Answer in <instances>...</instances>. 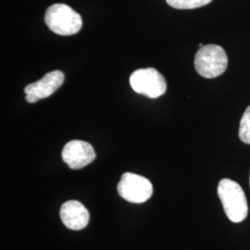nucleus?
Instances as JSON below:
<instances>
[{
	"label": "nucleus",
	"mask_w": 250,
	"mask_h": 250,
	"mask_svg": "<svg viewBox=\"0 0 250 250\" xmlns=\"http://www.w3.org/2000/svg\"><path fill=\"white\" fill-rule=\"evenodd\" d=\"M218 195L224 212L232 223H241L249 213V206L244 190L231 179H223L218 186Z\"/></svg>",
	"instance_id": "obj_1"
},
{
	"label": "nucleus",
	"mask_w": 250,
	"mask_h": 250,
	"mask_svg": "<svg viewBox=\"0 0 250 250\" xmlns=\"http://www.w3.org/2000/svg\"><path fill=\"white\" fill-rule=\"evenodd\" d=\"M45 24L55 34L68 36L77 34L83 26L80 14L66 4L57 3L46 9Z\"/></svg>",
	"instance_id": "obj_2"
},
{
	"label": "nucleus",
	"mask_w": 250,
	"mask_h": 250,
	"mask_svg": "<svg viewBox=\"0 0 250 250\" xmlns=\"http://www.w3.org/2000/svg\"><path fill=\"white\" fill-rule=\"evenodd\" d=\"M228 66V58L220 45H206L195 56V68L199 75L211 79L222 75Z\"/></svg>",
	"instance_id": "obj_3"
},
{
	"label": "nucleus",
	"mask_w": 250,
	"mask_h": 250,
	"mask_svg": "<svg viewBox=\"0 0 250 250\" xmlns=\"http://www.w3.org/2000/svg\"><path fill=\"white\" fill-rule=\"evenodd\" d=\"M130 84L134 92L150 99L160 98L167 90L164 76L154 68L136 70L130 76Z\"/></svg>",
	"instance_id": "obj_4"
},
{
	"label": "nucleus",
	"mask_w": 250,
	"mask_h": 250,
	"mask_svg": "<svg viewBox=\"0 0 250 250\" xmlns=\"http://www.w3.org/2000/svg\"><path fill=\"white\" fill-rule=\"evenodd\" d=\"M117 190L120 197L134 204L144 203L153 195L151 182L144 176L132 172H125L122 175Z\"/></svg>",
	"instance_id": "obj_5"
},
{
	"label": "nucleus",
	"mask_w": 250,
	"mask_h": 250,
	"mask_svg": "<svg viewBox=\"0 0 250 250\" xmlns=\"http://www.w3.org/2000/svg\"><path fill=\"white\" fill-rule=\"evenodd\" d=\"M64 83V74L62 71H52L36 83L25 86L24 92L28 103H36L40 99H46L53 95Z\"/></svg>",
	"instance_id": "obj_6"
},
{
	"label": "nucleus",
	"mask_w": 250,
	"mask_h": 250,
	"mask_svg": "<svg viewBox=\"0 0 250 250\" xmlns=\"http://www.w3.org/2000/svg\"><path fill=\"white\" fill-rule=\"evenodd\" d=\"M62 160L72 170L87 166L96 159V153L89 143L82 140H72L62 149Z\"/></svg>",
	"instance_id": "obj_7"
},
{
	"label": "nucleus",
	"mask_w": 250,
	"mask_h": 250,
	"mask_svg": "<svg viewBox=\"0 0 250 250\" xmlns=\"http://www.w3.org/2000/svg\"><path fill=\"white\" fill-rule=\"evenodd\" d=\"M60 214L63 224L71 230H82L89 223L87 208L77 200H69L63 203Z\"/></svg>",
	"instance_id": "obj_8"
},
{
	"label": "nucleus",
	"mask_w": 250,
	"mask_h": 250,
	"mask_svg": "<svg viewBox=\"0 0 250 250\" xmlns=\"http://www.w3.org/2000/svg\"><path fill=\"white\" fill-rule=\"evenodd\" d=\"M212 0H166L171 8L177 9H192L201 8Z\"/></svg>",
	"instance_id": "obj_9"
},
{
	"label": "nucleus",
	"mask_w": 250,
	"mask_h": 250,
	"mask_svg": "<svg viewBox=\"0 0 250 250\" xmlns=\"http://www.w3.org/2000/svg\"><path fill=\"white\" fill-rule=\"evenodd\" d=\"M238 134L242 142L250 145V106L247 107L242 117Z\"/></svg>",
	"instance_id": "obj_10"
},
{
	"label": "nucleus",
	"mask_w": 250,
	"mask_h": 250,
	"mask_svg": "<svg viewBox=\"0 0 250 250\" xmlns=\"http://www.w3.org/2000/svg\"><path fill=\"white\" fill-rule=\"evenodd\" d=\"M202 46H203V44H201V43H200V44H199V47H202Z\"/></svg>",
	"instance_id": "obj_11"
},
{
	"label": "nucleus",
	"mask_w": 250,
	"mask_h": 250,
	"mask_svg": "<svg viewBox=\"0 0 250 250\" xmlns=\"http://www.w3.org/2000/svg\"></svg>",
	"instance_id": "obj_12"
}]
</instances>
